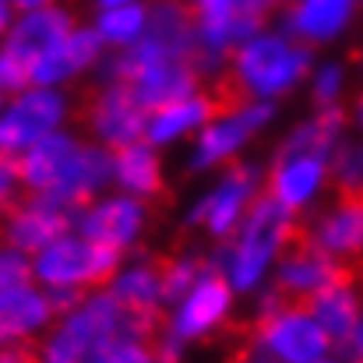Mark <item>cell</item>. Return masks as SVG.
<instances>
[{
    "instance_id": "cell-24",
    "label": "cell",
    "mask_w": 363,
    "mask_h": 363,
    "mask_svg": "<svg viewBox=\"0 0 363 363\" xmlns=\"http://www.w3.org/2000/svg\"><path fill=\"white\" fill-rule=\"evenodd\" d=\"M332 184H335V191H363V141L335 152Z\"/></svg>"
},
{
    "instance_id": "cell-9",
    "label": "cell",
    "mask_w": 363,
    "mask_h": 363,
    "mask_svg": "<svg viewBox=\"0 0 363 363\" xmlns=\"http://www.w3.org/2000/svg\"><path fill=\"white\" fill-rule=\"evenodd\" d=\"M74 32V21L67 11H57V7H39V11H28L7 35V46L4 53L14 57L28 74H35L39 60L46 53H53L67 35Z\"/></svg>"
},
{
    "instance_id": "cell-5",
    "label": "cell",
    "mask_w": 363,
    "mask_h": 363,
    "mask_svg": "<svg viewBox=\"0 0 363 363\" xmlns=\"http://www.w3.org/2000/svg\"><path fill=\"white\" fill-rule=\"evenodd\" d=\"M78 219V212L50 194H32L25 191L4 216H0V226H4V237L14 250L21 254H39L46 250L50 243H57L71 223Z\"/></svg>"
},
{
    "instance_id": "cell-17",
    "label": "cell",
    "mask_w": 363,
    "mask_h": 363,
    "mask_svg": "<svg viewBox=\"0 0 363 363\" xmlns=\"http://www.w3.org/2000/svg\"><path fill=\"white\" fill-rule=\"evenodd\" d=\"M99 50H103V35H99V28H96V32H89V28H74V32L53 50V53H46V57L39 60L32 82H39V85H53V82H60V78H71L74 71L89 67V64L99 57Z\"/></svg>"
},
{
    "instance_id": "cell-11",
    "label": "cell",
    "mask_w": 363,
    "mask_h": 363,
    "mask_svg": "<svg viewBox=\"0 0 363 363\" xmlns=\"http://www.w3.org/2000/svg\"><path fill=\"white\" fill-rule=\"evenodd\" d=\"M78 148L82 145L71 141V138H64V134H46L32 148H25L18 155L25 191H32V194H53L64 184V177L71 173V166L78 159Z\"/></svg>"
},
{
    "instance_id": "cell-12",
    "label": "cell",
    "mask_w": 363,
    "mask_h": 363,
    "mask_svg": "<svg viewBox=\"0 0 363 363\" xmlns=\"http://www.w3.org/2000/svg\"><path fill=\"white\" fill-rule=\"evenodd\" d=\"M307 314L325 328L332 350H342L350 346L357 325H360V296H357V282L353 275L346 279H335L328 282L325 289H318L311 300H307Z\"/></svg>"
},
{
    "instance_id": "cell-3",
    "label": "cell",
    "mask_w": 363,
    "mask_h": 363,
    "mask_svg": "<svg viewBox=\"0 0 363 363\" xmlns=\"http://www.w3.org/2000/svg\"><path fill=\"white\" fill-rule=\"evenodd\" d=\"M74 121H82L92 134H99L110 148H123L141 141V134H148L152 113L141 106V99L121 85L110 82L103 89H85L74 103Z\"/></svg>"
},
{
    "instance_id": "cell-30",
    "label": "cell",
    "mask_w": 363,
    "mask_h": 363,
    "mask_svg": "<svg viewBox=\"0 0 363 363\" xmlns=\"http://www.w3.org/2000/svg\"><path fill=\"white\" fill-rule=\"evenodd\" d=\"M346 353H350L353 363H363V318L357 325V332H353V339H350V346H346Z\"/></svg>"
},
{
    "instance_id": "cell-19",
    "label": "cell",
    "mask_w": 363,
    "mask_h": 363,
    "mask_svg": "<svg viewBox=\"0 0 363 363\" xmlns=\"http://www.w3.org/2000/svg\"><path fill=\"white\" fill-rule=\"evenodd\" d=\"M268 106H250L247 113L240 117H230V121H216L208 130H205V138H201V145H198V155H194V169H205V166H212V162H219L223 155H230L237 145H240L243 138L257 127V123L268 121Z\"/></svg>"
},
{
    "instance_id": "cell-14",
    "label": "cell",
    "mask_w": 363,
    "mask_h": 363,
    "mask_svg": "<svg viewBox=\"0 0 363 363\" xmlns=\"http://www.w3.org/2000/svg\"><path fill=\"white\" fill-rule=\"evenodd\" d=\"M50 318H57L50 296H43V293H35L28 286L4 289L0 293V346L28 339V332L43 328Z\"/></svg>"
},
{
    "instance_id": "cell-4",
    "label": "cell",
    "mask_w": 363,
    "mask_h": 363,
    "mask_svg": "<svg viewBox=\"0 0 363 363\" xmlns=\"http://www.w3.org/2000/svg\"><path fill=\"white\" fill-rule=\"evenodd\" d=\"M247 328L282 363H314L332 350L325 328H321L307 311L282 307V303H275V300H268V296H264V303H261V314L250 318Z\"/></svg>"
},
{
    "instance_id": "cell-28",
    "label": "cell",
    "mask_w": 363,
    "mask_h": 363,
    "mask_svg": "<svg viewBox=\"0 0 363 363\" xmlns=\"http://www.w3.org/2000/svg\"><path fill=\"white\" fill-rule=\"evenodd\" d=\"M339 82H342V71L339 67H325L321 71V78H318V103H332L335 99V92H339Z\"/></svg>"
},
{
    "instance_id": "cell-37",
    "label": "cell",
    "mask_w": 363,
    "mask_h": 363,
    "mask_svg": "<svg viewBox=\"0 0 363 363\" xmlns=\"http://www.w3.org/2000/svg\"><path fill=\"white\" fill-rule=\"evenodd\" d=\"M314 363H332V360H314Z\"/></svg>"
},
{
    "instance_id": "cell-15",
    "label": "cell",
    "mask_w": 363,
    "mask_h": 363,
    "mask_svg": "<svg viewBox=\"0 0 363 363\" xmlns=\"http://www.w3.org/2000/svg\"><path fill=\"white\" fill-rule=\"evenodd\" d=\"M250 180H254V177H250L247 166H233V169L226 173L223 187H219L212 198H205V205L194 212V223H205L208 233L226 237V233L237 226V219L243 216V208H247Z\"/></svg>"
},
{
    "instance_id": "cell-6",
    "label": "cell",
    "mask_w": 363,
    "mask_h": 363,
    "mask_svg": "<svg viewBox=\"0 0 363 363\" xmlns=\"http://www.w3.org/2000/svg\"><path fill=\"white\" fill-rule=\"evenodd\" d=\"M64 117V99L57 92H25L11 103V110L0 117V152L21 155L39 138L53 134V127Z\"/></svg>"
},
{
    "instance_id": "cell-35",
    "label": "cell",
    "mask_w": 363,
    "mask_h": 363,
    "mask_svg": "<svg viewBox=\"0 0 363 363\" xmlns=\"http://www.w3.org/2000/svg\"><path fill=\"white\" fill-rule=\"evenodd\" d=\"M357 121H360V127H363V96L357 99Z\"/></svg>"
},
{
    "instance_id": "cell-26",
    "label": "cell",
    "mask_w": 363,
    "mask_h": 363,
    "mask_svg": "<svg viewBox=\"0 0 363 363\" xmlns=\"http://www.w3.org/2000/svg\"><path fill=\"white\" fill-rule=\"evenodd\" d=\"M28 282H32V264H28V257H25L21 250H14V247L0 250V293H4V289H21V286H28Z\"/></svg>"
},
{
    "instance_id": "cell-18",
    "label": "cell",
    "mask_w": 363,
    "mask_h": 363,
    "mask_svg": "<svg viewBox=\"0 0 363 363\" xmlns=\"http://www.w3.org/2000/svg\"><path fill=\"white\" fill-rule=\"evenodd\" d=\"M325 180V162L321 159H289V162H275L268 173L264 191L282 201L286 208H300Z\"/></svg>"
},
{
    "instance_id": "cell-8",
    "label": "cell",
    "mask_w": 363,
    "mask_h": 363,
    "mask_svg": "<svg viewBox=\"0 0 363 363\" xmlns=\"http://www.w3.org/2000/svg\"><path fill=\"white\" fill-rule=\"evenodd\" d=\"M307 226L314 247L342 264H353L363 254V191H335L328 212Z\"/></svg>"
},
{
    "instance_id": "cell-31",
    "label": "cell",
    "mask_w": 363,
    "mask_h": 363,
    "mask_svg": "<svg viewBox=\"0 0 363 363\" xmlns=\"http://www.w3.org/2000/svg\"><path fill=\"white\" fill-rule=\"evenodd\" d=\"M14 7H21V11H39V7H50V0H14Z\"/></svg>"
},
{
    "instance_id": "cell-1",
    "label": "cell",
    "mask_w": 363,
    "mask_h": 363,
    "mask_svg": "<svg viewBox=\"0 0 363 363\" xmlns=\"http://www.w3.org/2000/svg\"><path fill=\"white\" fill-rule=\"evenodd\" d=\"M121 268V250L99 247L89 240H67L60 237L57 243H50L46 250L35 254V275L60 289H103Z\"/></svg>"
},
{
    "instance_id": "cell-34",
    "label": "cell",
    "mask_w": 363,
    "mask_h": 363,
    "mask_svg": "<svg viewBox=\"0 0 363 363\" xmlns=\"http://www.w3.org/2000/svg\"><path fill=\"white\" fill-rule=\"evenodd\" d=\"M99 4L110 11V7H123V4H130V0H99Z\"/></svg>"
},
{
    "instance_id": "cell-10",
    "label": "cell",
    "mask_w": 363,
    "mask_h": 363,
    "mask_svg": "<svg viewBox=\"0 0 363 363\" xmlns=\"http://www.w3.org/2000/svg\"><path fill=\"white\" fill-rule=\"evenodd\" d=\"M145 201H134V198H113V201H103V205H89L82 216H78V230H82V240L99 243V247H110V250H121L138 237L141 223H145Z\"/></svg>"
},
{
    "instance_id": "cell-22",
    "label": "cell",
    "mask_w": 363,
    "mask_h": 363,
    "mask_svg": "<svg viewBox=\"0 0 363 363\" xmlns=\"http://www.w3.org/2000/svg\"><path fill=\"white\" fill-rule=\"evenodd\" d=\"M208 121V106H205V96H191V99H180V103H169L162 110L152 113L148 123V138L159 145V141H169L177 134H184L187 127Z\"/></svg>"
},
{
    "instance_id": "cell-29",
    "label": "cell",
    "mask_w": 363,
    "mask_h": 363,
    "mask_svg": "<svg viewBox=\"0 0 363 363\" xmlns=\"http://www.w3.org/2000/svg\"><path fill=\"white\" fill-rule=\"evenodd\" d=\"M282 0H237V7H240V14H247V18H254L257 25L279 7Z\"/></svg>"
},
{
    "instance_id": "cell-7",
    "label": "cell",
    "mask_w": 363,
    "mask_h": 363,
    "mask_svg": "<svg viewBox=\"0 0 363 363\" xmlns=\"http://www.w3.org/2000/svg\"><path fill=\"white\" fill-rule=\"evenodd\" d=\"M230 282L223 275L219 264L208 261V268L198 275V282L191 286L184 307L177 311V321H173V335L184 342V339H205L212 335L223 321H226V311H230Z\"/></svg>"
},
{
    "instance_id": "cell-13",
    "label": "cell",
    "mask_w": 363,
    "mask_h": 363,
    "mask_svg": "<svg viewBox=\"0 0 363 363\" xmlns=\"http://www.w3.org/2000/svg\"><path fill=\"white\" fill-rule=\"evenodd\" d=\"M113 173L127 191H134L148 208H166L169 205V191L162 184V169H159V155L134 141V145H123V148H113Z\"/></svg>"
},
{
    "instance_id": "cell-21",
    "label": "cell",
    "mask_w": 363,
    "mask_h": 363,
    "mask_svg": "<svg viewBox=\"0 0 363 363\" xmlns=\"http://www.w3.org/2000/svg\"><path fill=\"white\" fill-rule=\"evenodd\" d=\"M148 268L155 272L162 303H173L184 296V289H191L198 282V275L208 268V261L201 257H187V254H159L155 261H148Z\"/></svg>"
},
{
    "instance_id": "cell-25",
    "label": "cell",
    "mask_w": 363,
    "mask_h": 363,
    "mask_svg": "<svg viewBox=\"0 0 363 363\" xmlns=\"http://www.w3.org/2000/svg\"><path fill=\"white\" fill-rule=\"evenodd\" d=\"M89 363H155L152 350L141 346V342H123V339H113V342H103Z\"/></svg>"
},
{
    "instance_id": "cell-16",
    "label": "cell",
    "mask_w": 363,
    "mask_h": 363,
    "mask_svg": "<svg viewBox=\"0 0 363 363\" xmlns=\"http://www.w3.org/2000/svg\"><path fill=\"white\" fill-rule=\"evenodd\" d=\"M342 127H346V110L342 106H325L314 121H307L300 130H293L286 138L275 162H289V159H321L325 162V155L332 152Z\"/></svg>"
},
{
    "instance_id": "cell-23",
    "label": "cell",
    "mask_w": 363,
    "mask_h": 363,
    "mask_svg": "<svg viewBox=\"0 0 363 363\" xmlns=\"http://www.w3.org/2000/svg\"><path fill=\"white\" fill-rule=\"evenodd\" d=\"M141 28H145V7H138V4L110 7L99 18V35L110 43H138Z\"/></svg>"
},
{
    "instance_id": "cell-27",
    "label": "cell",
    "mask_w": 363,
    "mask_h": 363,
    "mask_svg": "<svg viewBox=\"0 0 363 363\" xmlns=\"http://www.w3.org/2000/svg\"><path fill=\"white\" fill-rule=\"evenodd\" d=\"M25 194V184H21V166H18V155H7L0 152V216Z\"/></svg>"
},
{
    "instance_id": "cell-2",
    "label": "cell",
    "mask_w": 363,
    "mask_h": 363,
    "mask_svg": "<svg viewBox=\"0 0 363 363\" xmlns=\"http://www.w3.org/2000/svg\"><path fill=\"white\" fill-rule=\"evenodd\" d=\"M233 67L240 71L254 96H279L307 74L311 50L282 35H257L247 39L240 50H233Z\"/></svg>"
},
{
    "instance_id": "cell-36",
    "label": "cell",
    "mask_w": 363,
    "mask_h": 363,
    "mask_svg": "<svg viewBox=\"0 0 363 363\" xmlns=\"http://www.w3.org/2000/svg\"><path fill=\"white\" fill-rule=\"evenodd\" d=\"M4 240H7V237H4V226H0V250H4Z\"/></svg>"
},
{
    "instance_id": "cell-20",
    "label": "cell",
    "mask_w": 363,
    "mask_h": 363,
    "mask_svg": "<svg viewBox=\"0 0 363 363\" xmlns=\"http://www.w3.org/2000/svg\"><path fill=\"white\" fill-rule=\"evenodd\" d=\"M353 4L357 0H300L289 11V25L303 39H328L346 25V18L353 14Z\"/></svg>"
},
{
    "instance_id": "cell-32",
    "label": "cell",
    "mask_w": 363,
    "mask_h": 363,
    "mask_svg": "<svg viewBox=\"0 0 363 363\" xmlns=\"http://www.w3.org/2000/svg\"><path fill=\"white\" fill-rule=\"evenodd\" d=\"M350 272H353V279H357V289H363V254L350 264Z\"/></svg>"
},
{
    "instance_id": "cell-33",
    "label": "cell",
    "mask_w": 363,
    "mask_h": 363,
    "mask_svg": "<svg viewBox=\"0 0 363 363\" xmlns=\"http://www.w3.org/2000/svg\"><path fill=\"white\" fill-rule=\"evenodd\" d=\"M7 14H11V11H7V4H0V32L7 28Z\"/></svg>"
}]
</instances>
